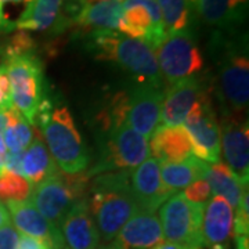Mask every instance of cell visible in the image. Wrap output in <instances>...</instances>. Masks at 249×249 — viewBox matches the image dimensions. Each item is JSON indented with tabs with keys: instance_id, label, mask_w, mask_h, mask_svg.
I'll use <instances>...</instances> for the list:
<instances>
[{
	"instance_id": "9a60e30c",
	"label": "cell",
	"mask_w": 249,
	"mask_h": 249,
	"mask_svg": "<svg viewBox=\"0 0 249 249\" xmlns=\"http://www.w3.org/2000/svg\"><path fill=\"white\" fill-rule=\"evenodd\" d=\"M130 187L140 211L155 213L175 193L163 184L160 165L155 158H147L130 172Z\"/></svg>"
},
{
	"instance_id": "ee69618b",
	"label": "cell",
	"mask_w": 249,
	"mask_h": 249,
	"mask_svg": "<svg viewBox=\"0 0 249 249\" xmlns=\"http://www.w3.org/2000/svg\"><path fill=\"white\" fill-rule=\"evenodd\" d=\"M96 249H118V248H116L115 245L112 244V245H108V247H103V248H96Z\"/></svg>"
},
{
	"instance_id": "e575fe53",
	"label": "cell",
	"mask_w": 249,
	"mask_h": 249,
	"mask_svg": "<svg viewBox=\"0 0 249 249\" xmlns=\"http://www.w3.org/2000/svg\"><path fill=\"white\" fill-rule=\"evenodd\" d=\"M22 157L24 152H9L6 158V165H4V172H9L17 176H22Z\"/></svg>"
},
{
	"instance_id": "5b68a950",
	"label": "cell",
	"mask_w": 249,
	"mask_h": 249,
	"mask_svg": "<svg viewBox=\"0 0 249 249\" xmlns=\"http://www.w3.org/2000/svg\"><path fill=\"white\" fill-rule=\"evenodd\" d=\"M150 157V144L126 124L100 130L96 162L85 172L86 178L116 170H133Z\"/></svg>"
},
{
	"instance_id": "2e32d148",
	"label": "cell",
	"mask_w": 249,
	"mask_h": 249,
	"mask_svg": "<svg viewBox=\"0 0 249 249\" xmlns=\"http://www.w3.org/2000/svg\"><path fill=\"white\" fill-rule=\"evenodd\" d=\"M206 91H209L206 82L199 75L178 80L168 86L160 109V122L162 126L183 124L188 111Z\"/></svg>"
},
{
	"instance_id": "cb8c5ba5",
	"label": "cell",
	"mask_w": 249,
	"mask_h": 249,
	"mask_svg": "<svg viewBox=\"0 0 249 249\" xmlns=\"http://www.w3.org/2000/svg\"><path fill=\"white\" fill-rule=\"evenodd\" d=\"M40 134H35L22 157V178L34 187L58 172Z\"/></svg>"
},
{
	"instance_id": "d6986e66",
	"label": "cell",
	"mask_w": 249,
	"mask_h": 249,
	"mask_svg": "<svg viewBox=\"0 0 249 249\" xmlns=\"http://www.w3.org/2000/svg\"><path fill=\"white\" fill-rule=\"evenodd\" d=\"M60 230L64 244L68 247L67 249H96L101 241L86 198H82L72 206L62 220Z\"/></svg>"
},
{
	"instance_id": "b9f144b4",
	"label": "cell",
	"mask_w": 249,
	"mask_h": 249,
	"mask_svg": "<svg viewBox=\"0 0 249 249\" xmlns=\"http://www.w3.org/2000/svg\"><path fill=\"white\" fill-rule=\"evenodd\" d=\"M31 0H0V3H16V4H19V3H29Z\"/></svg>"
},
{
	"instance_id": "ba28073f",
	"label": "cell",
	"mask_w": 249,
	"mask_h": 249,
	"mask_svg": "<svg viewBox=\"0 0 249 249\" xmlns=\"http://www.w3.org/2000/svg\"><path fill=\"white\" fill-rule=\"evenodd\" d=\"M154 52L165 86L199 75L204 70V55L198 45L196 31L168 35Z\"/></svg>"
},
{
	"instance_id": "7c38bea8",
	"label": "cell",
	"mask_w": 249,
	"mask_h": 249,
	"mask_svg": "<svg viewBox=\"0 0 249 249\" xmlns=\"http://www.w3.org/2000/svg\"><path fill=\"white\" fill-rule=\"evenodd\" d=\"M118 32L139 39L155 50L166 39V29L157 0H124Z\"/></svg>"
},
{
	"instance_id": "7a4b0ae2",
	"label": "cell",
	"mask_w": 249,
	"mask_h": 249,
	"mask_svg": "<svg viewBox=\"0 0 249 249\" xmlns=\"http://www.w3.org/2000/svg\"><path fill=\"white\" fill-rule=\"evenodd\" d=\"M132 170L106 172L93 178L86 201L100 237L112 241L132 216L140 211L130 187Z\"/></svg>"
},
{
	"instance_id": "3957f363",
	"label": "cell",
	"mask_w": 249,
	"mask_h": 249,
	"mask_svg": "<svg viewBox=\"0 0 249 249\" xmlns=\"http://www.w3.org/2000/svg\"><path fill=\"white\" fill-rule=\"evenodd\" d=\"M85 36L86 47L96 60L115 64L118 68L127 72L133 82L166 89L155 52L145 42L109 29L91 31Z\"/></svg>"
},
{
	"instance_id": "e0dca14e",
	"label": "cell",
	"mask_w": 249,
	"mask_h": 249,
	"mask_svg": "<svg viewBox=\"0 0 249 249\" xmlns=\"http://www.w3.org/2000/svg\"><path fill=\"white\" fill-rule=\"evenodd\" d=\"M234 227V211L223 196H213L205 204L201 241L202 248L230 249Z\"/></svg>"
},
{
	"instance_id": "8d00e7d4",
	"label": "cell",
	"mask_w": 249,
	"mask_h": 249,
	"mask_svg": "<svg viewBox=\"0 0 249 249\" xmlns=\"http://www.w3.org/2000/svg\"><path fill=\"white\" fill-rule=\"evenodd\" d=\"M16 29V22H13L11 19L4 16L3 13V4L0 3V35H6L11 34Z\"/></svg>"
},
{
	"instance_id": "d590c367",
	"label": "cell",
	"mask_w": 249,
	"mask_h": 249,
	"mask_svg": "<svg viewBox=\"0 0 249 249\" xmlns=\"http://www.w3.org/2000/svg\"><path fill=\"white\" fill-rule=\"evenodd\" d=\"M10 100V82L7 72L0 64V103Z\"/></svg>"
},
{
	"instance_id": "ffe728a7",
	"label": "cell",
	"mask_w": 249,
	"mask_h": 249,
	"mask_svg": "<svg viewBox=\"0 0 249 249\" xmlns=\"http://www.w3.org/2000/svg\"><path fill=\"white\" fill-rule=\"evenodd\" d=\"M162 241L160 217L151 212L139 211L116 234L114 245L118 249H151Z\"/></svg>"
},
{
	"instance_id": "7402d4cb",
	"label": "cell",
	"mask_w": 249,
	"mask_h": 249,
	"mask_svg": "<svg viewBox=\"0 0 249 249\" xmlns=\"http://www.w3.org/2000/svg\"><path fill=\"white\" fill-rule=\"evenodd\" d=\"M150 139V154L160 163L180 162L193 155V145L184 124L157 127Z\"/></svg>"
},
{
	"instance_id": "9c48e42d",
	"label": "cell",
	"mask_w": 249,
	"mask_h": 249,
	"mask_svg": "<svg viewBox=\"0 0 249 249\" xmlns=\"http://www.w3.org/2000/svg\"><path fill=\"white\" fill-rule=\"evenodd\" d=\"M204 208V204L188 202L183 193H175L160 209L163 238L169 242L202 248L201 224Z\"/></svg>"
},
{
	"instance_id": "8992f818",
	"label": "cell",
	"mask_w": 249,
	"mask_h": 249,
	"mask_svg": "<svg viewBox=\"0 0 249 249\" xmlns=\"http://www.w3.org/2000/svg\"><path fill=\"white\" fill-rule=\"evenodd\" d=\"M1 65L10 82V100L31 124L46 97L45 67L35 53L18 54L3 58Z\"/></svg>"
},
{
	"instance_id": "7dc6e473",
	"label": "cell",
	"mask_w": 249,
	"mask_h": 249,
	"mask_svg": "<svg viewBox=\"0 0 249 249\" xmlns=\"http://www.w3.org/2000/svg\"><path fill=\"white\" fill-rule=\"evenodd\" d=\"M116 1H119V3H124V0H116Z\"/></svg>"
},
{
	"instance_id": "ab89813d",
	"label": "cell",
	"mask_w": 249,
	"mask_h": 249,
	"mask_svg": "<svg viewBox=\"0 0 249 249\" xmlns=\"http://www.w3.org/2000/svg\"><path fill=\"white\" fill-rule=\"evenodd\" d=\"M10 220L11 219H10V213L9 211H7V208H6V205L0 202V229L10 224L11 223Z\"/></svg>"
},
{
	"instance_id": "4316f807",
	"label": "cell",
	"mask_w": 249,
	"mask_h": 249,
	"mask_svg": "<svg viewBox=\"0 0 249 249\" xmlns=\"http://www.w3.org/2000/svg\"><path fill=\"white\" fill-rule=\"evenodd\" d=\"M157 3L168 35L196 31L198 14L188 0H157Z\"/></svg>"
},
{
	"instance_id": "d4e9b609",
	"label": "cell",
	"mask_w": 249,
	"mask_h": 249,
	"mask_svg": "<svg viewBox=\"0 0 249 249\" xmlns=\"http://www.w3.org/2000/svg\"><path fill=\"white\" fill-rule=\"evenodd\" d=\"M204 178L211 186L212 196H223L232 209L237 208L244 191L248 188V184H245L224 162L208 165Z\"/></svg>"
},
{
	"instance_id": "277c9868",
	"label": "cell",
	"mask_w": 249,
	"mask_h": 249,
	"mask_svg": "<svg viewBox=\"0 0 249 249\" xmlns=\"http://www.w3.org/2000/svg\"><path fill=\"white\" fill-rule=\"evenodd\" d=\"M35 124L45 137V144L58 169L67 175H79L90 165V154L67 107H55L45 97L36 114Z\"/></svg>"
},
{
	"instance_id": "484cf974",
	"label": "cell",
	"mask_w": 249,
	"mask_h": 249,
	"mask_svg": "<svg viewBox=\"0 0 249 249\" xmlns=\"http://www.w3.org/2000/svg\"><path fill=\"white\" fill-rule=\"evenodd\" d=\"M160 178L163 184L169 188L172 193H178V190H184L186 187L193 184L194 181L204 178L208 165L204 160H198L191 155L187 160L172 163H160Z\"/></svg>"
},
{
	"instance_id": "4fadbf2b",
	"label": "cell",
	"mask_w": 249,
	"mask_h": 249,
	"mask_svg": "<svg viewBox=\"0 0 249 249\" xmlns=\"http://www.w3.org/2000/svg\"><path fill=\"white\" fill-rule=\"evenodd\" d=\"M165 90L166 89L152 86L150 83L137 82H133V86L126 90L127 107L124 122L136 133L142 134L147 140H150L160 124Z\"/></svg>"
},
{
	"instance_id": "4dcf8cb0",
	"label": "cell",
	"mask_w": 249,
	"mask_h": 249,
	"mask_svg": "<svg viewBox=\"0 0 249 249\" xmlns=\"http://www.w3.org/2000/svg\"><path fill=\"white\" fill-rule=\"evenodd\" d=\"M249 193L248 188L244 191L240 202L237 205V212L234 214V235H249Z\"/></svg>"
},
{
	"instance_id": "f6af8a7d",
	"label": "cell",
	"mask_w": 249,
	"mask_h": 249,
	"mask_svg": "<svg viewBox=\"0 0 249 249\" xmlns=\"http://www.w3.org/2000/svg\"><path fill=\"white\" fill-rule=\"evenodd\" d=\"M98 1H107V0H86V3H98Z\"/></svg>"
},
{
	"instance_id": "8fae6325",
	"label": "cell",
	"mask_w": 249,
	"mask_h": 249,
	"mask_svg": "<svg viewBox=\"0 0 249 249\" xmlns=\"http://www.w3.org/2000/svg\"><path fill=\"white\" fill-rule=\"evenodd\" d=\"M82 6L73 0H31L16 21V29L60 35L73 25Z\"/></svg>"
},
{
	"instance_id": "f1b7e54d",
	"label": "cell",
	"mask_w": 249,
	"mask_h": 249,
	"mask_svg": "<svg viewBox=\"0 0 249 249\" xmlns=\"http://www.w3.org/2000/svg\"><path fill=\"white\" fill-rule=\"evenodd\" d=\"M32 186L22 176L4 172L0 176V201H24L31 196Z\"/></svg>"
},
{
	"instance_id": "74e56055",
	"label": "cell",
	"mask_w": 249,
	"mask_h": 249,
	"mask_svg": "<svg viewBox=\"0 0 249 249\" xmlns=\"http://www.w3.org/2000/svg\"><path fill=\"white\" fill-rule=\"evenodd\" d=\"M151 249H202L196 248V247H190V245H184V244H178V242H169V241H162L158 245H155Z\"/></svg>"
},
{
	"instance_id": "ac0fdd59",
	"label": "cell",
	"mask_w": 249,
	"mask_h": 249,
	"mask_svg": "<svg viewBox=\"0 0 249 249\" xmlns=\"http://www.w3.org/2000/svg\"><path fill=\"white\" fill-rule=\"evenodd\" d=\"M6 208L17 231L46 241L53 249L64 248L61 230L47 222L29 199L9 201Z\"/></svg>"
},
{
	"instance_id": "f546056e",
	"label": "cell",
	"mask_w": 249,
	"mask_h": 249,
	"mask_svg": "<svg viewBox=\"0 0 249 249\" xmlns=\"http://www.w3.org/2000/svg\"><path fill=\"white\" fill-rule=\"evenodd\" d=\"M35 49L36 43L34 37L25 31H18L0 46V57L3 60L6 57L18 55V54L35 53Z\"/></svg>"
},
{
	"instance_id": "603a6c76",
	"label": "cell",
	"mask_w": 249,
	"mask_h": 249,
	"mask_svg": "<svg viewBox=\"0 0 249 249\" xmlns=\"http://www.w3.org/2000/svg\"><path fill=\"white\" fill-rule=\"evenodd\" d=\"M122 3L107 0L98 3H85L80 7L72 27L78 28V34H89L91 31H118L122 21Z\"/></svg>"
},
{
	"instance_id": "836d02e7",
	"label": "cell",
	"mask_w": 249,
	"mask_h": 249,
	"mask_svg": "<svg viewBox=\"0 0 249 249\" xmlns=\"http://www.w3.org/2000/svg\"><path fill=\"white\" fill-rule=\"evenodd\" d=\"M17 249H53L46 241L39 240L35 237H29L25 234L18 235Z\"/></svg>"
},
{
	"instance_id": "7bdbcfd3",
	"label": "cell",
	"mask_w": 249,
	"mask_h": 249,
	"mask_svg": "<svg viewBox=\"0 0 249 249\" xmlns=\"http://www.w3.org/2000/svg\"><path fill=\"white\" fill-rule=\"evenodd\" d=\"M188 1L191 3V6H193L196 11V7H198V4H199V1H201V0H188Z\"/></svg>"
},
{
	"instance_id": "d6a6232c",
	"label": "cell",
	"mask_w": 249,
	"mask_h": 249,
	"mask_svg": "<svg viewBox=\"0 0 249 249\" xmlns=\"http://www.w3.org/2000/svg\"><path fill=\"white\" fill-rule=\"evenodd\" d=\"M18 231L11 223L0 229V249H17Z\"/></svg>"
},
{
	"instance_id": "52a82bcc",
	"label": "cell",
	"mask_w": 249,
	"mask_h": 249,
	"mask_svg": "<svg viewBox=\"0 0 249 249\" xmlns=\"http://www.w3.org/2000/svg\"><path fill=\"white\" fill-rule=\"evenodd\" d=\"M89 180L85 172L67 175L58 170L55 175L32 187L29 201L47 222L60 229L72 206L82 198H86Z\"/></svg>"
},
{
	"instance_id": "60d3db41",
	"label": "cell",
	"mask_w": 249,
	"mask_h": 249,
	"mask_svg": "<svg viewBox=\"0 0 249 249\" xmlns=\"http://www.w3.org/2000/svg\"><path fill=\"white\" fill-rule=\"evenodd\" d=\"M235 247L237 249H249V240L247 235H237L235 237Z\"/></svg>"
},
{
	"instance_id": "bcb514c9",
	"label": "cell",
	"mask_w": 249,
	"mask_h": 249,
	"mask_svg": "<svg viewBox=\"0 0 249 249\" xmlns=\"http://www.w3.org/2000/svg\"><path fill=\"white\" fill-rule=\"evenodd\" d=\"M73 1H78L80 4H85V3H86V0H73Z\"/></svg>"
},
{
	"instance_id": "6da1fadb",
	"label": "cell",
	"mask_w": 249,
	"mask_h": 249,
	"mask_svg": "<svg viewBox=\"0 0 249 249\" xmlns=\"http://www.w3.org/2000/svg\"><path fill=\"white\" fill-rule=\"evenodd\" d=\"M211 46L217 65V96L223 116L247 114L249 103L247 34L217 31Z\"/></svg>"
},
{
	"instance_id": "44dd1931",
	"label": "cell",
	"mask_w": 249,
	"mask_h": 249,
	"mask_svg": "<svg viewBox=\"0 0 249 249\" xmlns=\"http://www.w3.org/2000/svg\"><path fill=\"white\" fill-rule=\"evenodd\" d=\"M249 0H201L198 17L220 32H238L248 16Z\"/></svg>"
},
{
	"instance_id": "1f68e13d",
	"label": "cell",
	"mask_w": 249,
	"mask_h": 249,
	"mask_svg": "<svg viewBox=\"0 0 249 249\" xmlns=\"http://www.w3.org/2000/svg\"><path fill=\"white\" fill-rule=\"evenodd\" d=\"M183 196L186 198L188 202L193 204H206V201H209V198L212 196V190L209 183L205 178H199L194 181L193 184H190L188 187L184 188Z\"/></svg>"
},
{
	"instance_id": "83f0119b",
	"label": "cell",
	"mask_w": 249,
	"mask_h": 249,
	"mask_svg": "<svg viewBox=\"0 0 249 249\" xmlns=\"http://www.w3.org/2000/svg\"><path fill=\"white\" fill-rule=\"evenodd\" d=\"M35 137L32 124L28 122L21 112L16 108L9 126L3 132V140L9 152H25Z\"/></svg>"
},
{
	"instance_id": "f35d334b",
	"label": "cell",
	"mask_w": 249,
	"mask_h": 249,
	"mask_svg": "<svg viewBox=\"0 0 249 249\" xmlns=\"http://www.w3.org/2000/svg\"><path fill=\"white\" fill-rule=\"evenodd\" d=\"M7 147L3 140V134L0 133V176L4 173V165H6V158H7Z\"/></svg>"
},
{
	"instance_id": "30bf717a",
	"label": "cell",
	"mask_w": 249,
	"mask_h": 249,
	"mask_svg": "<svg viewBox=\"0 0 249 249\" xmlns=\"http://www.w3.org/2000/svg\"><path fill=\"white\" fill-rule=\"evenodd\" d=\"M188 132L193 155L206 163L220 162V124L214 114L209 91L188 111L184 119Z\"/></svg>"
},
{
	"instance_id": "5bb4252c",
	"label": "cell",
	"mask_w": 249,
	"mask_h": 249,
	"mask_svg": "<svg viewBox=\"0 0 249 249\" xmlns=\"http://www.w3.org/2000/svg\"><path fill=\"white\" fill-rule=\"evenodd\" d=\"M220 151L224 163L248 184L249 181V126L247 114L222 118Z\"/></svg>"
}]
</instances>
